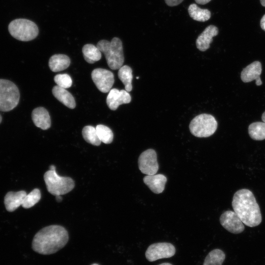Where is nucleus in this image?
Masks as SVG:
<instances>
[{
  "mask_svg": "<svg viewBox=\"0 0 265 265\" xmlns=\"http://www.w3.org/2000/svg\"><path fill=\"white\" fill-rule=\"evenodd\" d=\"M69 236L63 227L52 225L44 227L34 236L32 249L43 255L53 254L62 248L67 243Z\"/></svg>",
  "mask_w": 265,
  "mask_h": 265,
  "instance_id": "1",
  "label": "nucleus"
},
{
  "mask_svg": "<svg viewBox=\"0 0 265 265\" xmlns=\"http://www.w3.org/2000/svg\"><path fill=\"white\" fill-rule=\"evenodd\" d=\"M232 205L234 211L243 224L253 227L262 222L260 209L253 193L247 189H241L235 192Z\"/></svg>",
  "mask_w": 265,
  "mask_h": 265,
  "instance_id": "2",
  "label": "nucleus"
},
{
  "mask_svg": "<svg viewBox=\"0 0 265 265\" xmlns=\"http://www.w3.org/2000/svg\"><path fill=\"white\" fill-rule=\"evenodd\" d=\"M96 46L104 53L107 64L111 69H119L123 66L124 56L122 42L120 38L113 37L110 41L101 40Z\"/></svg>",
  "mask_w": 265,
  "mask_h": 265,
  "instance_id": "3",
  "label": "nucleus"
},
{
  "mask_svg": "<svg viewBox=\"0 0 265 265\" xmlns=\"http://www.w3.org/2000/svg\"><path fill=\"white\" fill-rule=\"evenodd\" d=\"M8 29L13 37L21 41H31L39 34L37 25L33 21L24 18L12 21L8 25Z\"/></svg>",
  "mask_w": 265,
  "mask_h": 265,
  "instance_id": "4",
  "label": "nucleus"
},
{
  "mask_svg": "<svg viewBox=\"0 0 265 265\" xmlns=\"http://www.w3.org/2000/svg\"><path fill=\"white\" fill-rule=\"evenodd\" d=\"M44 179L48 192L55 196L65 194L75 187V182L71 178L59 176L55 170L46 172Z\"/></svg>",
  "mask_w": 265,
  "mask_h": 265,
  "instance_id": "5",
  "label": "nucleus"
},
{
  "mask_svg": "<svg viewBox=\"0 0 265 265\" xmlns=\"http://www.w3.org/2000/svg\"><path fill=\"white\" fill-rule=\"evenodd\" d=\"M20 96L19 89L14 83L0 79V111L8 112L13 109L19 103Z\"/></svg>",
  "mask_w": 265,
  "mask_h": 265,
  "instance_id": "6",
  "label": "nucleus"
},
{
  "mask_svg": "<svg viewBox=\"0 0 265 265\" xmlns=\"http://www.w3.org/2000/svg\"><path fill=\"white\" fill-rule=\"evenodd\" d=\"M191 133L198 137H207L212 135L217 128V122L212 115L203 113L195 117L189 126Z\"/></svg>",
  "mask_w": 265,
  "mask_h": 265,
  "instance_id": "7",
  "label": "nucleus"
},
{
  "mask_svg": "<svg viewBox=\"0 0 265 265\" xmlns=\"http://www.w3.org/2000/svg\"><path fill=\"white\" fill-rule=\"evenodd\" d=\"M176 252L174 246L168 242H158L152 244L146 250L145 257L148 261L154 262L159 259L168 258Z\"/></svg>",
  "mask_w": 265,
  "mask_h": 265,
  "instance_id": "8",
  "label": "nucleus"
},
{
  "mask_svg": "<svg viewBox=\"0 0 265 265\" xmlns=\"http://www.w3.org/2000/svg\"><path fill=\"white\" fill-rule=\"evenodd\" d=\"M138 164L139 169L143 174L147 175L155 174L159 169L156 151L149 149L143 152L138 158Z\"/></svg>",
  "mask_w": 265,
  "mask_h": 265,
  "instance_id": "9",
  "label": "nucleus"
},
{
  "mask_svg": "<svg viewBox=\"0 0 265 265\" xmlns=\"http://www.w3.org/2000/svg\"><path fill=\"white\" fill-rule=\"evenodd\" d=\"M91 78L97 88L103 93L109 92L114 82L113 74L108 70L102 68L93 70Z\"/></svg>",
  "mask_w": 265,
  "mask_h": 265,
  "instance_id": "10",
  "label": "nucleus"
},
{
  "mask_svg": "<svg viewBox=\"0 0 265 265\" xmlns=\"http://www.w3.org/2000/svg\"><path fill=\"white\" fill-rule=\"evenodd\" d=\"M220 222L226 230L233 234H239L244 230L243 222L234 211L224 212L220 217Z\"/></svg>",
  "mask_w": 265,
  "mask_h": 265,
  "instance_id": "11",
  "label": "nucleus"
},
{
  "mask_svg": "<svg viewBox=\"0 0 265 265\" xmlns=\"http://www.w3.org/2000/svg\"><path fill=\"white\" fill-rule=\"evenodd\" d=\"M131 101V97L126 90L113 88L109 91L106 101L108 107L111 110H115L119 106L128 104Z\"/></svg>",
  "mask_w": 265,
  "mask_h": 265,
  "instance_id": "12",
  "label": "nucleus"
},
{
  "mask_svg": "<svg viewBox=\"0 0 265 265\" xmlns=\"http://www.w3.org/2000/svg\"><path fill=\"white\" fill-rule=\"evenodd\" d=\"M262 71V64L260 61H255L243 69L241 72L240 78L244 82H249L256 80V84L258 86L262 84L260 75Z\"/></svg>",
  "mask_w": 265,
  "mask_h": 265,
  "instance_id": "13",
  "label": "nucleus"
},
{
  "mask_svg": "<svg viewBox=\"0 0 265 265\" xmlns=\"http://www.w3.org/2000/svg\"><path fill=\"white\" fill-rule=\"evenodd\" d=\"M218 33V28L214 25H210L198 36L196 40L197 48L200 51L207 50L212 42V38Z\"/></svg>",
  "mask_w": 265,
  "mask_h": 265,
  "instance_id": "14",
  "label": "nucleus"
},
{
  "mask_svg": "<svg viewBox=\"0 0 265 265\" xmlns=\"http://www.w3.org/2000/svg\"><path fill=\"white\" fill-rule=\"evenodd\" d=\"M31 118L34 125L42 130L50 128L51 121L48 111L43 107L34 108L31 113Z\"/></svg>",
  "mask_w": 265,
  "mask_h": 265,
  "instance_id": "15",
  "label": "nucleus"
},
{
  "mask_svg": "<svg viewBox=\"0 0 265 265\" xmlns=\"http://www.w3.org/2000/svg\"><path fill=\"white\" fill-rule=\"evenodd\" d=\"M143 180L153 192L159 194L164 190L167 178L164 175L159 174L146 175Z\"/></svg>",
  "mask_w": 265,
  "mask_h": 265,
  "instance_id": "16",
  "label": "nucleus"
},
{
  "mask_svg": "<svg viewBox=\"0 0 265 265\" xmlns=\"http://www.w3.org/2000/svg\"><path fill=\"white\" fill-rule=\"evenodd\" d=\"M26 194V192L24 190L8 192L5 195L4 199V203L6 210L10 212H13L21 205H22Z\"/></svg>",
  "mask_w": 265,
  "mask_h": 265,
  "instance_id": "17",
  "label": "nucleus"
},
{
  "mask_svg": "<svg viewBox=\"0 0 265 265\" xmlns=\"http://www.w3.org/2000/svg\"><path fill=\"white\" fill-rule=\"evenodd\" d=\"M52 93L56 99L67 107L71 109L76 107V102L73 96L66 89L56 85L53 87Z\"/></svg>",
  "mask_w": 265,
  "mask_h": 265,
  "instance_id": "18",
  "label": "nucleus"
},
{
  "mask_svg": "<svg viewBox=\"0 0 265 265\" xmlns=\"http://www.w3.org/2000/svg\"><path fill=\"white\" fill-rule=\"evenodd\" d=\"M70 62V59L67 55L63 54H55L50 58L49 66L52 71L57 72L67 68Z\"/></svg>",
  "mask_w": 265,
  "mask_h": 265,
  "instance_id": "19",
  "label": "nucleus"
},
{
  "mask_svg": "<svg viewBox=\"0 0 265 265\" xmlns=\"http://www.w3.org/2000/svg\"><path fill=\"white\" fill-rule=\"evenodd\" d=\"M188 12L191 18L199 22L207 21L210 19L211 16L210 10L207 9H202L195 3H192L189 5Z\"/></svg>",
  "mask_w": 265,
  "mask_h": 265,
  "instance_id": "20",
  "label": "nucleus"
},
{
  "mask_svg": "<svg viewBox=\"0 0 265 265\" xmlns=\"http://www.w3.org/2000/svg\"><path fill=\"white\" fill-rule=\"evenodd\" d=\"M82 52L84 59L89 63H94L99 61L102 57L101 52L97 46L91 44L84 45Z\"/></svg>",
  "mask_w": 265,
  "mask_h": 265,
  "instance_id": "21",
  "label": "nucleus"
},
{
  "mask_svg": "<svg viewBox=\"0 0 265 265\" xmlns=\"http://www.w3.org/2000/svg\"><path fill=\"white\" fill-rule=\"evenodd\" d=\"M248 133L253 140L265 139V122H256L251 124L248 127Z\"/></svg>",
  "mask_w": 265,
  "mask_h": 265,
  "instance_id": "22",
  "label": "nucleus"
},
{
  "mask_svg": "<svg viewBox=\"0 0 265 265\" xmlns=\"http://www.w3.org/2000/svg\"><path fill=\"white\" fill-rule=\"evenodd\" d=\"M132 69L128 65L122 66L118 72L119 79L125 85V90L130 92L132 88Z\"/></svg>",
  "mask_w": 265,
  "mask_h": 265,
  "instance_id": "23",
  "label": "nucleus"
},
{
  "mask_svg": "<svg viewBox=\"0 0 265 265\" xmlns=\"http://www.w3.org/2000/svg\"><path fill=\"white\" fill-rule=\"evenodd\" d=\"M225 259L224 252L219 249H215L209 253L203 265H222Z\"/></svg>",
  "mask_w": 265,
  "mask_h": 265,
  "instance_id": "24",
  "label": "nucleus"
},
{
  "mask_svg": "<svg viewBox=\"0 0 265 265\" xmlns=\"http://www.w3.org/2000/svg\"><path fill=\"white\" fill-rule=\"evenodd\" d=\"M84 139L88 143L95 146H99L101 141L99 138L96 128L91 126H85L82 131Z\"/></svg>",
  "mask_w": 265,
  "mask_h": 265,
  "instance_id": "25",
  "label": "nucleus"
},
{
  "mask_svg": "<svg viewBox=\"0 0 265 265\" xmlns=\"http://www.w3.org/2000/svg\"><path fill=\"white\" fill-rule=\"evenodd\" d=\"M96 129L101 141L105 144H109L112 142L113 133L111 130L104 125H98Z\"/></svg>",
  "mask_w": 265,
  "mask_h": 265,
  "instance_id": "26",
  "label": "nucleus"
},
{
  "mask_svg": "<svg viewBox=\"0 0 265 265\" xmlns=\"http://www.w3.org/2000/svg\"><path fill=\"white\" fill-rule=\"evenodd\" d=\"M41 197L40 190L38 188H35L26 194L22 206L26 209L30 208L39 202Z\"/></svg>",
  "mask_w": 265,
  "mask_h": 265,
  "instance_id": "27",
  "label": "nucleus"
},
{
  "mask_svg": "<svg viewBox=\"0 0 265 265\" xmlns=\"http://www.w3.org/2000/svg\"><path fill=\"white\" fill-rule=\"evenodd\" d=\"M54 81L57 86L65 89L70 87L72 84V79L67 74L56 75L54 77Z\"/></svg>",
  "mask_w": 265,
  "mask_h": 265,
  "instance_id": "28",
  "label": "nucleus"
},
{
  "mask_svg": "<svg viewBox=\"0 0 265 265\" xmlns=\"http://www.w3.org/2000/svg\"><path fill=\"white\" fill-rule=\"evenodd\" d=\"M166 4L169 6H177L180 4L184 0H164Z\"/></svg>",
  "mask_w": 265,
  "mask_h": 265,
  "instance_id": "29",
  "label": "nucleus"
},
{
  "mask_svg": "<svg viewBox=\"0 0 265 265\" xmlns=\"http://www.w3.org/2000/svg\"><path fill=\"white\" fill-rule=\"evenodd\" d=\"M260 26L261 28L265 31V14L263 16L261 20Z\"/></svg>",
  "mask_w": 265,
  "mask_h": 265,
  "instance_id": "30",
  "label": "nucleus"
},
{
  "mask_svg": "<svg viewBox=\"0 0 265 265\" xmlns=\"http://www.w3.org/2000/svg\"><path fill=\"white\" fill-rule=\"evenodd\" d=\"M211 0H195V2L200 4H205L209 2Z\"/></svg>",
  "mask_w": 265,
  "mask_h": 265,
  "instance_id": "31",
  "label": "nucleus"
},
{
  "mask_svg": "<svg viewBox=\"0 0 265 265\" xmlns=\"http://www.w3.org/2000/svg\"><path fill=\"white\" fill-rule=\"evenodd\" d=\"M55 199L58 202H61L62 200V197L60 195L55 196Z\"/></svg>",
  "mask_w": 265,
  "mask_h": 265,
  "instance_id": "32",
  "label": "nucleus"
},
{
  "mask_svg": "<svg viewBox=\"0 0 265 265\" xmlns=\"http://www.w3.org/2000/svg\"><path fill=\"white\" fill-rule=\"evenodd\" d=\"M49 169L50 170H55L56 167L54 165H52L49 167Z\"/></svg>",
  "mask_w": 265,
  "mask_h": 265,
  "instance_id": "33",
  "label": "nucleus"
},
{
  "mask_svg": "<svg viewBox=\"0 0 265 265\" xmlns=\"http://www.w3.org/2000/svg\"><path fill=\"white\" fill-rule=\"evenodd\" d=\"M262 119L263 121V122H265V111L262 114Z\"/></svg>",
  "mask_w": 265,
  "mask_h": 265,
  "instance_id": "34",
  "label": "nucleus"
},
{
  "mask_svg": "<svg viewBox=\"0 0 265 265\" xmlns=\"http://www.w3.org/2000/svg\"><path fill=\"white\" fill-rule=\"evenodd\" d=\"M262 6L265 7V0H260Z\"/></svg>",
  "mask_w": 265,
  "mask_h": 265,
  "instance_id": "35",
  "label": "nucleus"
},
{
  "mask_svg": "<svg viewBox=\"0 0 265 265\" xmlns=\"http://www.w3.org/2000/svg\"><path fill=\"white\" fill-rule=\"evenodd\" d=\"M159 265H172L168 263H164Z\"/></svg>",
  "mask_w": 265,
  "mask_h": 265,
  "instance_id": "36",
  "label": "nucleus"
},
{
  "mask_svg": "<svg viewBox=\"0 0 265 265\" xmlns=\"http://www.w3.org/2000/svg\"><path fill=\"white\" fill-rule=\"evenodd\" d=\"M2 121V116L0 114V123Z\"/></svg>",
  "mask_w": 265,
  "mask_h": 265,
  "instance_id": "37",
  "label": "nucleus"
},
{
  "mask_svg": "<svg viewBox=\"0 0 265 265\" xmlns=\"http://www.w3.org/2000/svg\"><path fill=\"white\" fill-rule=\"evenodd\" d=\"M91 265H98L97 264H92Z\"/></svg>",
  "mask_w": 265,
  "mask_h": 265,
  "instance_id": "38",
  "label": "nucleus"
}]
</instances>
